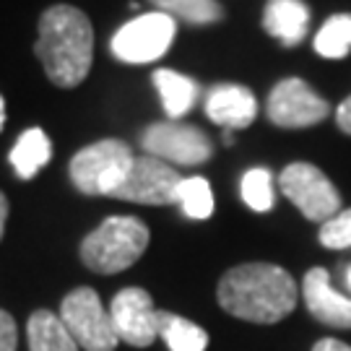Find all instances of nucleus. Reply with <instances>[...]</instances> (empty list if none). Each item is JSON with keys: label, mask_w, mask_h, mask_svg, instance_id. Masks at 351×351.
<instances>
[{"label": "nucleus", "mask_w": 351, "mask_h": 351, "mask_svg": "<svg viewBox=\"0 0 351 351\" xmlns=\"http://www.w3.org/2000/svg\"><path fill=\"white\" fill-rule=\"evenodd\" d=\"M133 162L136 156L123 141H97L71 159V180L84 195H114V190L125 182Z\"/></svg>", "instance_id": "nucleus-4"}, {"label": "nucleus", "mask_w": 351, "mask_h": 351, "mask_svg": "<svg viewBox=\"0 0 351 351\" xmlns=\"http://www.w3.org/2000/svg\"><path fill=\"white\" fill-rule=\"evenodd\" d=\"M175 32L177 24L172 16L162 11L143 13L128 21L123 29H117V34L112 37V55L123 63H151L169 50Z\"/></svg>", "instance_id": "nucleus-7"}, {"label": "nucleus", "mask_w": 351, "mask_h": 351, "mask_svg": "<svg viewBox=\"0 0 351 351\" xmlns=\"http://www.w3.org/2000/svg\"><path fill=\"white\" fill-rule=\"evenodd\" d=\"M328 114L330 104L320 94H315L302 78L278 81L268 97V120L278 128H310L323 123Z\"/></svg>", "instance_id": "nucleus-10"}, {"label": "nucleus", "mask_w": 351, "mask_h": 351, "mask_svg": "<svg viewBox=\"0 0 351 351\" xmlns=\"http://www.w3.org/2000/svg\"><path fill=\"white\" fill-rule=\"evenodd\" d=\"M159 336L167 341L169 351H206L208 333L188 317L159 310Z\"/></svg>", "instance_id": "nucleus-18"}, {"label": "nucleus", "mask_w": 351, "mask_h": 351, "mask_svg": "<svg viewBox=\"0 0 351 351\" xmlns=\"http://www.w3.org/2000/svg\"><path fill=\"white\" fill-rule=\"evenodd\" d=\"M346 289H349V294H351V265L346 268Z\"/></svg>", "instance_id": "nucleus-29"}, {"label": "nucleus", "mask_w": 351, "mask_h": 351, "mask_svg": "<svg viewBox=\"0 0 351 351\" xmlns=\"http://www.w3.org/2000/svg\"><path fill=\"white\" fill-rule=\"evenodd\" d=\"M141 143L154 159H162L167 164H185V167L208 162L213 154L211 141L201 128L175 123V120L149 125Z\"/></svg>", "instance_id": "nucleus-8"}, {"label": "nucleus", "mask_w": 351, "mask_h": 351, "mask_svg": "<svg viewBox=\"0 0 351 351\" xmlns=\"http://www.w3.org/2000/svg\"><path fill=\"white\" fill-rule=\"evenodd\" d=\"M29 351H81L60 315L50 310H37L26 323Z\"/></svg>", "instance_id": "nucleus-15"}, {"label": "nucleus", "mask_w": 351, "mask_h": 351, "mask_svg": "<svg viewBox=\"0 0 351 351\" xmlns=\"http://www.w3.org/2000/svg\"><path fill=\"white\" fill-rule=\"evenodd\" d=\"M274 177L265 167H255L242 177V201L250 206L252 211L265 213L274 208Z\"/></svg>", "instance_id": "nucleus-22"}, {"label": "nucleus", "mask_w": 351, "mask_h": 351, "mask_svg": "<svg viewBox=\"0 0 351 351\" xmlns=\"http://www.w3.org/2000/svg\"><path fill=\"white\" fill-rule=\"evenodd\" d=\"M39 63L55 86L73 88L86 81L94 60V26L75 5H52L39 19L34 45Z\"/></svg>", "instance_id": "nucleus-2"}, {"label": "nucleus", "mask_w": 351, "mask_h": 351, "mask_svg": "<svg viewBox=\"0 0 351 351\" xmlns=\"http://www.w3.org/2000/svg\"><path fill=\"white\" fill-rule=\"evenodd\" d=\"M206 112L224 130L250 128L258 117V99L250 88L239 84H219L206 97Z\"/></svg>", "instance_id": "nucleus-13"}, {"label": "nucleus", "mask_w": 351, "mask_h": 351, "mask_svg": "<svg viewBox=\"0 0 351 351\" xmlns=\"http://www.w3.org/2000/svg\"><path fill=\"white\" fill-rule=\"evenodd\" d=\"M278 188L310 221L326 224L341 211V193L315 164H289L278 177Z\"/></svg>", "instance_id": "nucleus-6"}, {"label": "nucleus", "mask_w": 351, "mask_h": 351, "mask_svg": "<svg viewBox=\"0 0 351 351\" xmlns=\"http://www.w3.org/2000/svg\"><path fill=\"white\" fill-rule=\"evenodd\" d=\"M5 219H8V198L0 193V239H3V229H5Z\"/></svg>", "instance_id": "nucleus-27"}, {"label": "nucleus", "mask_w": 351, "mask_h": 351, "mask_svg": "<svg viewBox=\"0 0 351 351\" xmlns=\"http://www.w3.org/2000/svg\"><path fill=\"white\" fill-rule=\"evenodd\" d=\"M110 315L120 341L130 346L143 349L159 339V310L154 307L149 291H143L141 287L117 291L110 304Z\"/></svg>", "instance_id": "nucleus-11"}, {"label": "nucleus", "mask_w": 351, "mask_h": 351, "mask_svg": "<svg viewBox=\"0 0 351 351\" xmlns=\"http://www.w3.org/2000/svg\"><path fill=\"white\" fill-rule=\"evenodd\" d=\"M315 50L328 60H341L351 50V13H339L328 19L315 37Z\"/></svg>", "instance_id": "nucleus-19"}, {"label": "nucleus", "mask_w": 351, "mask_h": 351, "mask_svg": "<svg viewBox=\"0 0 351 351\" xmlns=\"http://www.w3.org/2000/svg\"><path fill=\"white\" fill-rule=\"evenodd\" d=\"M297 294L300 291L289 271L274 263L234 265L216 289L224 313L258 326H271L294 313Z\"/></svg>", "instance_id": "nucleus-1"}, {"label": "nucleus", "mask_w": 351, "mask_h": 351, "mask_svg": "<svg viewBox=\"0 0 351 351\" xmlns=\"http://www.w3.org/2000/svg\"><path fill=\"white\" fill-rule=\"evenodd\" d=\"M177 206L185 216L203 221L213 213V193L206 177H185L177 190Z\"/></svg>", "instance_id": "nucleus-21"}, {"label": "nucleus", "mask_w": 351, "mask_h": 351, "mask_svg": "<svg viewBox=\"0 0 351 351\" xmlns=\"http://www.w3.org/2000/svg\"><path fill=\"white\" fill-rule=\"evenodd\" d=\"M336 123H339V128L346 136H351V97H346V99L339 104V110H336Z\"/></svg>", "instance_id": "nucleus-25"}, {"label": "nucleus", "mask_w": 351, "mask_h": 351, "mask_svg": "<svg viewBox=\"0 0 351 351\" xmlns=\"http://www.w3.org/2000/svg\"><path fill=\"white\" fill-rule=\"evenodd\" d=\"M52 156V143L45 130L29 128L21 138L16 141L11 151V164L21 180H32L39 169H45Z\"/></svg>", "instance_id": "nucleus-17"}, {"label": "nucleus", "mask_w": 351, "mask_h": 351, "mask_svg": "<svg viewBox=\"0 0 351 351\" xmlns=\"http://www.w3.org/2000/svg\"><path fill=\"white\" fill-rule=\"evenodd\" d=\"M185 177L177 175L175 167H169L162 159L154 156H138L125 182L114 190L112 198L130 203H143V206H172L177 203V190Z\"/></svg>", "instance_id": "nucleus-9"}, {"label": "nucleus", "mask_w": 351, "mask_h": 351, "mask_svg": "<svg viewBox=\"0 0 351 351\" xmlns=\"http://www.w3.org/2000/svg\"><path fill=\"white\" fill-rule=\"evenodd\" d=\"M310 26V8L302 0H268L263 11V29L284 47L300 45Z\"/></svg>", "instance_id": "nucleus-14"}, {"label": "nucleus", "mask_w": 351, "mask_h": 351, "mask_svg": "<svg viewBox=\"0 0 351 351\" xmlns=\"http://www.w3.org/2000/svg\"><path fill=\"white\" fill-rule=\"evenodd\" d=\"M60 320L71 330L78 349L114 351L120 336L114 330L112 315L101 304L99 294L88 287L73 289L60 304Z\"/></svg>", "instance_id": "nucleus-5"}, {"label": "nucleus", "mask_w": 351, "mask_h": 351, "mask_svg": "<svg viewBox=\"0 0 351 351\" xmlns=\"http://www.w3.org/2000/svg\"><path fill=\"white\" fill-rule=\"evenodd\" d=\"M0 351H16V323L5 310H0Z\"/></svg>", "instance_id": "nucleus-24"}, {"label": "nucleus", "mask_w": 351, "mask_h": 351, "mask_svg": "<svg viewBox=\"0 0 351 351\" xmlns=\"http://www.w3.org/2000/svg\"><path fill=\"white\" fill-rule=\"evenodd\" d=\"M320 245L328 250H346L351 247V208L339 211L326 224H320Z\"/></svg>", "instance_id": "nucleus-23"}, {"label": "nucleus", "mask_w": 351, "mask_h": 351, "mask_svg": "<svg viewBox=\"0 0 351 351\" xmlns=\"http://www.w3.org/2000/svg\"><path fill=\"white\" fill-rule=\"evenodd\" d=\"M313 351H351V346L339 339H320L313 346Z\"/></svg>", "instance_id": "nucleus-26"}, {"label": "nucleus", "mask_w": 351, "mask_h": 351, "mask_svg": "<svg viewBox=\"0 0 351 351\" xmlns=\"http://www.w3.org/2000/svg\"><path fill=\"white\" fill-rule=\"evenodd\" d=\"M149 226L136 216H110L81 242V261L94 274H120L149 247Z\"/></svg>", "instance_id": "nucleus-3"}, {"label": "nucleus", "mask_w": 351, "mask_h": 351, "mask_svg": "<svg viewBox=\"0 0 351 351\" xmlns=\"http://www.w3.org/2000/svg\"><path fill=\"white\" fill-rule=\"evenodd\" d=\"M154 86L159 88L164 112L169 114L172 120L188 114L193 110L195 99H198V84L188 75L169 71V68H162V71L154 73Z\"/></svg>", "instance_id": "nucleus-16"}, {"label": "nucleus", "mask_w": 351, "mask_h": 351, "mask_svg": "<svg viewBox=\"0 0 351 351\" xmlns=\"http://www.w3.org/2000/svg\"><path fill=\"white\" fill-rule=\"evenodd\" d=\"M172 19H182L188 24H213L224 19V8L216 0H149Z\"/></svg>", "instance_id": "nucleus-20"}, {"label": "nucleus", "mask_w": 351, "mask_h": 351, "mask_svg": "<svg viewBox=\"0 0 351 351\" xmlns=\"http://www.w3.org/2000/svg\"><path fill=\"white\" fill-rule=\"evenodd\" d=\"M302 297L317 323L328 328L351 330V294H343L333 287L326 268H313L304 274Z\"/></svg>", "instance_id": "nucleus-12"}, {"label": "nucleus", "mask_w": 351, "mask_h": 351, "mask_svg": "<svg viewBox=\"0 0 351 351\" xmlns=\"http://www.w3.org/2000/svg\"><path fill=\"white\" fill-rule=\"evenodd\" d=\"M3 125H5V101L0 97V130H3Z\"/></svg>", "instance_id": "nucleus-28"}]
</instances>
